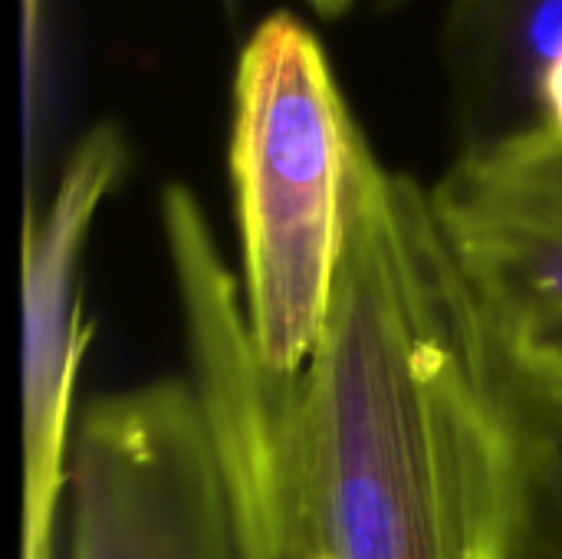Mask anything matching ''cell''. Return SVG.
I'll use <instances>...</instances> for the list:
<instances>
[{"instance_id":"1","label":"cell","mask_w":562,"mask_h":559,"mask_svg":"<svg viewBox=\"0 0 562 559\" xmlns=\"http://www.w3.org/2000/svg\"><path fill=\"white\" fill-rule=\"evenodd\" d=\"M158 214L234 559H510L517 359L428 188L369 152L329 323L293 376L254 359L194 191L168 185Z\"/></svg>"},{"instance_id":"2","label":"cell","mask_w":562,"mask_h":559,"mask_svg":"<svg viewBox=\"0 0 562 559\" xmlns=\"http://www.w3.org/2000/svg\"><path fill=\"white\" fill-rule=\"evenodd\" d=\"M369 152L316 33L263 16L234 69L227 168L244 326L270 376L300 372L323 339Z\"/></svg>"},{"instance_id":"3","label":"cell","mask_w":562,"mask_h":559,"mask_svg":"<svg viewBox=\"0 0 562 559\" xmlns=\"http://www.w3.org/2000/svg\"><path fill=\"white\" fill-rule=\"evenodd\" d=\"M56 559H234L221 471L184 372L79 409Z\"/></svg>"},{"instance_id":"4","label":"cell","mask_w":562,"mask_h":559,"mask_svg":"<svg viewBox=\"0 0 562 559\" xmlns=\"http://www.w3.org/2000/svg\"><path fill=\"white\" fill-rule=\"evenodd\" d=\"M128 138L95 122L56 168L20 237V559H56L66 468L79 418V372L92 323L82 316V264L105 198L128 171Z\"/></svg>"},{"instance_id":"5","label":"cell","mask_w":562,"mask_h":559,"mask_svg":"<svg viewBox=\"0 0 562 559\" xmlns=\"http://www.w3.org/2000/svg\"><path fill=\"white\" fill-rule=\"evenodd\" d=\"M435 221L514 349L562 329V142L547 128L458 152L428 188Z\"/></svg>"},{"instance_id":"6","label":"cell","mask_w":562,"mask_h":559,"mask_svg":"<svg viewBox=\"0 0 562 559\" xmlns=\"http://www.w3.org/2000/svg\"><path fill=\"white\" fill-rule=\"evenodd\" d=\"M562 49V0H451L441 63L458 152L540 128V79Z\"/></svg>"},{"instance_id":"7","label":"cell","mask_w":562,"mask_h":559,"mask_svg":"<svg viewBox=\"0 0 562 559\" xmlns=\"http://www.w3.org/2000/svg\"><path fill=\"white\" fill-rule=\"evenodd\" d=\"M514 399L517 511L510 559H562V389L517 359Z\"/></svg>"},{"instance_id":"8","label":"cell","mask_w":562,"mask_h":559,"mask_svg":"<svg viewBox=\"0 0 562 559\" xmlns=\"http://www.w3.org/2000/svg\"><path fill=\"white\" fill-rule=\"evenodd\" d=\"M514 356L533 376H540V379L562 389V329H550L543 336H533V339L514 346Z\"/></svg>"},{"instance_id":"9","label":"cell","mask_w":562,"mask_h":559,"mask_svg":"<svg viewBox=\"0 0 562 559\" xmlns=\"http://www.w3.org/2000/svg\"><path fill=\"white\" fill-rule=\"evenodd\" d=\"M20 23H23V72H26V112L36 102V49H40V26H43V0H20Z\"/></svg>"},{"instance_id":"10","label":"cell","mask_w":562,"mask_h":559,"mask_svg":"<svg viewBox=\"0 0 562 559\" xmlns=\"http://www.w3.org/2000/svg\"><path fill=\"white\" fill-rule=\"evenodd\" d=\"M540 128H547L562 142V49L540 79Z\"/></svg>"},{"instance_id":"11","label":"cell","mask_w":562,"mask_h":559,"mask_svg":"<svg viewBox=\"0 0 562 559\" xmlns=\"http://www.w3.org/2000/svg\"><path fill=\"white\" fill-rule=\"evenodd\" d=\"M319 16H326V20H339V16H346L359 0H306Z\"/></svg>"}]
</instances>
